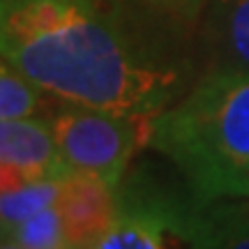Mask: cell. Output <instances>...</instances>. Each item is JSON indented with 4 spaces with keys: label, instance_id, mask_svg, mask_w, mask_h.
<instances>
[{
    "label": "cell",
    "instance_id": "1",
    "mask_svg": "<svg viewBox=\"0 0 249 249\" xmlns=\"http://www.w3.org/2000/svg\"><path fill=\"white\" fill-rule=\"evenodd\" d=\"M0 55L81 107L160 113L178 83L99 0H0Z\"/></svg>",
    "mask_w": 249,
    "mask_h": 249
},
{
    "label": "cell",
    "instance_id": "2",
    "mask_svg": "<svg viewBox=\"0 0 249 249\" xmlns=\"http://www.w3.org/2000/svg\"><path fill=\"white\" fill-rule=\"evenodd\" d=\"M150 145L178 166L196 203L249 198V70L205 74L157 113Z\"/></svg>",
    "mask_w": 249,
    "mask_h": 249
},
{
    "label": "cell",
    "instance_id": "3",
    "mask_svg": "<svg viewBox=\"0 0 249 249\" xmlns=\"http://www.w3.org/2000/svg\"><path fill=\"white\" fill-rule=\"evenodd\" d=\"M155 118L157 111L70 104L51 120L62 166L118 187L132 157L150 145Z\"/></svg>",
    "mask_w": 249,
    "mask_h": 249
},
{
    "label": "cell",
    "instance_id": "4",
    "mask_svg": "<svg viewBox=\"0 0 249 249\" xmlns=\"http://www.w3.org/2000/svg\"><path fill=\"white\" fill-rule=\"evenodd\" d=\"M58 210L67 247H95L118 217L116 187L90 173L67 171L62 176Z\"/></svg>",
    "mask_w": 249,
    "mask_h": 249
},
{
    "label": "cell",
    "instance_id": "5",
    "mask_svg": "<svg viewBox=\"0 0 249 249\" xmlns=\"http://www.w3.org/2000/svg\"><path fill=\"white\" fill-rule=\"evenodd\" d=\"M0 166H14L44 176L67 173L51 120L30 116L0 120Z\"/></svg>",
    "mask_w": 249,
    "mask_h": 249
},
{
    "label": "cell",
    "instance_id": "6",
    "mask_svg": "<svg viewBox=\"0 0 249 249\" xmlns=\"http://www.w3.org/2000/svg\"><path fill=\"white\" fill-rule=\"evenodd\" d=\"M213 201L196 210H176L173 233L196 247H249V203Z\"/></svg>",
    "mask_w": 249,
    "mask_h": 249
},
{
    "label": "cell",
    "instance_id": "7",
    "mask_svg": "<svg viewBox=\"0 0 249 249\" xmlns=\"http://www.w3.org/2000/svg\"><path fill=\"white\" fill-rule=\"evenodd\" d=\"M173 233V210L150 203H123L118 198V217L97 249H161Z\"/></svg>",
    "mask_w": 249,
    "mask_h": 249
},
{
    "label": "cell",
    "instance_id": "8",
    "mask_svg": "<svg viewBox=\"0 0 249 249\" xmlns=\"http://www.w3.org/2000/svg\"><path fill=\"white\" fill-rule=\"evenodd\" d=\"M210 28L224 65L249 70V0H213Z\"/></svg>",
    "mask_w": 249,
    "mask_h": 249
},
{
    "label": "cell",
    "instance_id": "9",
    "mask_svg": "<svg viewBox=\"0 0 249 249\" xmlns=\"http://www.w3.org/2000/svg\"><path fill=\"white\" fill-rule=\"evenodd\" d=\"M65 176V173H62ZM62 176H42L30 178L21 185L0 189V217L7 226L23 222L35 213L51 208L60 198Z\"/></svg>",
    "mask_w": 249,
    "mask_h": 249
},
{
    "label": "cell",
    "instance_id": "10",
    "mask_svg": "<svg viewBox=\"0 0 249 249\" xmlns=\"http://www.w3.org/2000/svg\"><path fill=\"white\" fill-rule=\"evenodd\" d=\"M5 247L14 249H62L65 242V226L58 205L44 208L28 217L23 222L9 226V235Z\"/></svg>",
    "mask_w": 249,
    "mask_h": 249
},
{
    "label": "cell",
    "instance_id": "11",
    "mask_svg": "<svg viewBox=\"0 0 249 249\" xmlns=\"http://www.w3.org/2000/svg\"><path fill=\"white\" fill-rule=\"evenodd\" d=\"M42 88L0 55V120L26 118L39 107Z\"/></svg>",
    "mask_w": 249,
    "mask_h": 249
},
{
    "label": "cell",
    "instance_id": "12",
    "mask_svg": "<svg viewBox=\"0 0 249 249\" xmlns=\"http://www.w3.org/2000/svg\"><path fill=\"white\" fill-rule=\"evenodd\" d=\"M205 0H178V7H180V17L192 18L198 14V9L203 5Z\"/></svg>",
    "mask_w": 249,
    "mask_h": 249
},
{
    "label": "cell",
    "instance_id": "13",
    "mask_svg": "<svg viewBox=\"0 0 249 249\" xmlns=\"http://www.w3.org/2000/svg\"><path fill=\"white\" fill-rule=\"evenodd\" d=\"M145 2H150L155 7H160V9H164V12H171V14H178L180 17L178 0H145Z\"/></svg>",
    "mask_w": 249,
    "mask_h": 249
},
{
    "label": "cell",
    "instance_id": "14",
    "mask_svg": "<svg viewBox=\"0 0 249 249\" xmlns=\"http://www.w3.org/2000/svg\"><path fill=\"white\" fill-rule=\"evenodd\" d=\"M7 235H9V226L5 224V219L0 217V247H5V242H7Z\"/></svg>",
    "mask_w": 249,
    "mask_h": 249
}]
</instances>
